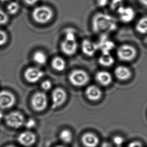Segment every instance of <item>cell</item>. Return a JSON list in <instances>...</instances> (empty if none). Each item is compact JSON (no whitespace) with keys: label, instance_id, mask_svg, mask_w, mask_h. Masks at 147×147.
<instances>
[{"label":"cell","instance_id":"obj_1","mask_svg":"<svg viewBox=\"0 0 147 147\" xmlns=\"http://www.w3.org/2000/svg\"><path fill=\"white\" fill-rule=\"evenodd\" d=\"M92 27L94 32L105 34L115 31L117 28V23L115 19L110 15L99 13L92 19Z\"/></svg>","mask_w":147,"mask_h":147},{"label":"cell","instance_id":"obj_2","mask_svg":"<svg viewBox=\"0 0 147 147\" xmlns=\"http://www.w3.org/2000/svg\"><path fill=\"white\" fill-rule=\"evenodd\" d=\"M53 14L52 10L48 6H41L34 9L32 12V16L36 23L45 24L52 20Z\"/></svg>","mask_w":147,"mask_h":147},{"label":"cell","instance_id":"obj_3","mask_svg":"<svg viewBox=\"0 0 147 147\" xmlns=\"http://www.w3.org/2000/svg\"><path fill=\"white\" fill-rule=\"evenodd\" d=\"M68 80L74 86L82 87L88 83L90 78L88 73L84 70L75 69L70 73Z\"/></svg>","mask_w":147,"mask_h":147},{"label":"cell","instance_id":"obj_4","mask_svg":"<svg viewBox=\"0 0 147 147\" xmlns=\"http://www.w3.org/2000/svg\"><path fill=\"white\" fill-rule=\"evenodd\" d=\"M47 96L43 92H37L32 96L31 103L35 111L40 112L46 109L48 105Z\"/></svg>","mask_w":147,"mask_h":147},{"label":"cell","instance_id":"obj_5","mask_svg":"<svg viewBox=\"0 0 147 147\" xmlns=\"http://www.w3.org/2000/svg\"><path fill=\"white\" fill-rule=\"evenodd\" d=\"M5 121L8 126L14 129L22 127L25 122L23 115L18 111H13L8 113L5 117Z\"/></svg>","mask_w":147,"mask_h":147},{"label":"cell","instance_id":"obj_6","mask_svg":"<svg viewBox=\"0 0 147 147\" xmlns=\"http://www.w3.org/2000/svg\"><path fill=\"white\" fill-rule=\"evenodd\" d=\"M119 59L125 61L133 60L137 55V51L134 47L129 45H123L120 46L117 51Z\"/></svg>","mask_w":147,"mask_h":147},{"label":"cell","instance_id":"obj_7","mask_svg":"<svg viewBox=\"0 0 147 147\" xmlns=\"http://www.w3.org/2000/svg\"><path fill=\"white\" fill-rule=\"evenodd\" d=\"M52 107L56 109L61 107L65 102L67 94L65 90L60 88H55L51 94Z\"/></svg>","mask_w":147,"mask_h":147},{"label":"cell","instance_id":"obj_8","mask_svg":"<svg viewBox=\"0 0 147 147\" xmlns=\"http://www.w3.org/2000/svg\"><path fill=\"white\" fill-rule=\"evenodd\" d=\"M44 72L35 67L28 68L24 72V78L30 83L34 84L39 82L44 76Z\"/></svg>","mask_w":147,"mask_h":147},{"label":"cell","instance_id":"obj_9","mask_svg":"<svg viewBox=\"0 0 147 147\" xmlns=\"http://www.w3.org/2000/svg\"><path fill=\"white\" fill-rule=\"evenodd\" d=\"M16 98L13 94L8 91L0 92V108L9 109L16 103Z\"/></svg>","mask_w":147,"mask_h":147},{"label":"cell","instance_id":"obj_10","mask_svg":"<svg viewBox=\"0 0 147 147\" xmlns=\"http://www.w3.org/2000/svg\"><path fill=\"white\" fill-rule=\"evenodd\" d=\"M119 19L124 23H129L135 17V12L133 8L123 6L117 10Z\"/></svg>","mask_w":147,"mask_h":147},{"label":"cell","instance_id":"obj_11","mask_svg":"<svg viewBox=\"0 0 147 147\" xmlns=\"http://www.w3.org/2000/svg\"><path fill=\"white\" fill-rule=\"evenodd\" d=\"M36 136L31 131H26L20 134L18 137L19 143L25 147H30L35 143Z\"/></svg>","mask_w":147,"mask_h":147},{"label":"cell","instance_id":"obj_12","mask_svg":"<svg viewBox=\"0 0 147 147\" xmlns=\"http://www.w3.org/2000/svg\"><path fill=\"white\" fill-rule=\"evenodd\" d=\"M98 45V50L101 51L102 53H110V52L115 47L114 42L110 40L105 34L102 35Z\"/></svg>","mask_w":147,"mask_h":147},{"label":"cell","instance_id":"obj_13","mask_svg":"<svg viewBox=\"0 0 147 147\" xmlns=\"http://www.w3.org/2000/svg\"><path fill=\"white\" fill-rule=\"evenodd\" d=\"M60 47L62 52L67 56H72L76 53L78 50L77 41L64 40L61 42Z\"/></svg>","mask_w":147,"mask_h":147},{"label":"cell","instance_id":"obj_14","mask_svg":"<svg viewBox=\"0 0 147 147\" xmlns=\"http://www.w3.org/2000/svg\"><path fill=\"white\" fill-rule=\"evenodd\" d=\"M82 51L88 57L94 56L98 50V44L88 39L83 40L82 44Z\"/></svg>","mask_w":147,"mask_h":147},{"label":"cell","instance_id":"obj_15","mask_svg":"<svg viewBox=\"0 0 147 147\" xmlns=\"http://www.w3.org/2000/svg\"><path fill=\"white\" fill-rule=\"evenodd\" d=\"M86 96L88 99L90 101H96L101 98L102 92L98 86L91 85L86 88Z\"/></svg>","mask_w":147,"mask_h":147},{"label":"cell","instance_id":"obj_16","mask_svg":"<svg viewBox=\"0 0 147 147\" xmlns=\"http://www.w3.org/2000/svg\"><path fill=\"white\" fill-rule=\"evenodd\" d=\"M82 142L86 147H96L99 144V138L94 134L86 133L82 135Z\"/></svg>","mask_w":147,"mask_h":147},{"label":"cell","instance_id":"obj_17","mask_svg":"<svg viewBox=\"0 0 147 147\" xmlns=\"http://www.w3.org/2000/svg\"><path fill=\"white\" fill-rule=\"evenodd\" d=\"M96 80L99 84L104 86H107L111 84L113 78L111 74L109 72L102 70L96 73Z\"/></svg>","mask_w":147,"mask_h":147},{"label":"cell","instance_id":"obj_18","mask_svg":"<svg viewBox=\"0 0 147 147\" xmlns=\"http://www.w3.org/2000/svg\"><path fill=\"white\" fill-rule=\"evenodd\" d=\"M115 76L119 80H126L129 79L131 76V70L124 66H119L116 68L115 70Z\"/></svg>","mask_w":147,"mask_h":147},{"label":"cell","instance_id":"obj_19","mask_svg":"<svg viewBox=\"0 0 147 147\" xmlns=\"http://www.w3.org/2000/svg\"><path fill=\"white\" fill-rule=\"evenodd\" d=\"M51 65L54 69L57 71H63L66 68V62L63 58L57 56L54 58L51 62Z\"/></svg>","mask_w":147,"mask_h":147},{"label":"cell","instance_id":"obj_20","mask_svg":"<svg viewBox=\"0 0 147 147\" xmlns=\"http://www.w3.org/2000/svg\"><path fill=\"white\" fill-rule=\"evenodd\" d=\"M98 62L103 66L109 67L113 65L115 59L110 53H102L98 59Z\"/></svg>","mask_w":147,"mask_h":147},{"label":"cell","instance_id":"obj_21","mask_svg":"<svg viewBox=\"0 0 147 147\" xmlns=\"http://www.w3.org/2000/svg\"><path fill=\"white\" fill-rule=\"evenodd\" d=\"M33 60L35 63L39 65H44L47 60L46 54L41 51H37L33 55Z\"/></svg>","mask_w":147,"mask_h":147},{"label":"cell","instance_id":"obj_22","mask_svg":"<svg viewBox=\"0 0 147 147\" xmlns=\"http://www.w3.org/2000/svg\"><path fill=\"white\" fill-rule=\"evenodd\" d=\"M59 138L64 143L69 144L73 139V135L69 129H64L60 133Z\"/></svg>","mask_w":147,"mask_h":147},{"label":"cell","instance_id":"obj_23","mask_svg":"<svg viewBox=\"0 0 147 147\" xmlns=\"http://www.w3.org/2000/svg\"><path fill=\"white\" fill-rule=\"evenodd\" d=\"M136 30L141 34L147 33V17L141 18L136 25Z\"/></svg>","mask_w":147,"mask_h":147},{"label":"cell","instance_id":"obj_24","mask_svg":"<svg viewBox=\"0 0 147 147\" xmlns=\"http://www.w3.org/2000/svg\"><path fill=\"white\" fill-rule=\"evenodd\" d=\"M7 9L9 14L15 15L18 13L20 9V5L17 2L14 1L10 2L7 6Z\"/></svg>","mask_w":147,"mask_h":147},{"label":"cell","instance_id":"obj_25","mask_svg":"<svg viewBox=\"0 0 147 147\" xmlns=\"http://www.w3.org/2000/svg\"><path fill=\"white\" fill-rule=\"evenodd\" d=\"M64 36L65 40L70 41H76V31L74 29L67 28L65 30Z\"/></svg>","mask_w":147,"mask_h":147},{"label":"cell","instance_id":"obj_26","mask_svg":"<svg viewBox=\"0 0 147 147\" xmlns=\"http://www.w3.org/2000/svg\"><path fill=\"white\" fill-rule=\"evenodd\" d=\"M123 0H112L111 8L112 10H117L123 6Z\"/></svg>","mask_w":147,"mask_h":147},{"label":"cell","instance_id":"obj_27","mask_svg":"<svg viewBox=\"0 0 147 147\" xmlns=\"http://www.w3.org/2000/svg\"><path fill=\"white\" fill-rule=\"evenodd\" d=\"M8 19V15L3 10H0V25L7 24Z\"/></svg>","mask_w":147,"mask_h":147},{"label":"cell","instance_id":"obj_28","mask_svg":"<svg viewBox=\"0 0 147 147\" xmlns=\"http://www.w3.org/2000/svg\"><path fill=\"white\" fill-rule=\"evenodd\" d=\"M8 40V36L6 32L0 30V46L6 44Z\"/></svg>","mask_w":147,"mask_h":147},{"label":"cell","instance_id":"obj_29","mask_svg":"<svg viewBox=\"0 0 147 147\" xmlns=\"http://www.w3.org/2000/svg\"><path fill=\"white\" fill-rule=\"evenodd\" d=\"M52 88V84L49 80H46L41 84V88L44 91H48Z\"/></svg>","mask_w":147,"mask_h":147},{"label":"cell","instance_id":"obj_30","mask_svg":"<svg viewBox=\"0 0 147 147\" xmlns=\"http://www.w3.org/2000/svg\"><path fill=\"white\" fill-rule=\"evenodd\" d=\"M24 125L28 129H32L36 127V121L33 119H30L27 121L25 122Z\"/></svg>","mask_w":147,"mask_h":147},{"label":"cell","instance_id":"obj_31","mask_svg":"<svg viewBox=\"0 0 147 147\" xmlns=\"http://www.w3.org/2000/svg\"><path fill=\"white\" fill-rule=\"evenodd\" d=\"M109 2V0H97V4L100 7H104L107 6Z\"/></svg>","mask_w":147,"mask_h":147},{"label":"cell","instance_id":"obj_32","mask_svg":"<svg viewBox=\"0 0 147 147\" xmlns=\"http://www.w3.org/2000/svg\"><path fill=\"white\" fill-rule=\"evenodd\" d=\"M113 142L116 145H121L123 142V139L119 136H116L113 138Z\"/></svg>","mask_w":147,"mask_h":147},{"label":"cell","instance_id":"obj_33","mask_svg":"<svg viewBox=\"0 0 147 147\" xmlns=\"http://www.w3.org/2000/svg\"><path fill=\"white\" fill-rule=\"evenodd\" d=\"M27 5L29 6H33L38 2V0H24Z\"/></svg>","mask_w":147,"mask_h":147},{"label":"cell","instance_id":"obj_34","mask_svg":"<svg viewBox=\"0 0 147 147\" xmlns=\"http://www.w3.org/2000/svg\"><path fill=\"white\" fill-rule=\"evenodd\" d=\"M101 147H113V146L111 144L108 143V142H104L102 144Z\"/></svg>","mask_w":147,"mask_h":147},{"label":"cell","instance_id":"obj_35","mask_svg":"<svg viewBox=\"0 0 147 147\" xmlns=\"http://www.w3.org/2000/svg\"><path fill=\"white\" fill-rule=\"evenodd\" d=\"M140 1L144 6L147 7V0H140Z\"/></svg>","mask_w":147,"mask_h":147},{"label":"cell","instance_id":"obj_36","mask_svg":"<svg viewBox=\"0 0 147 147\" xmlns=\"http://www.w3.org/2000/svg\"><path fill=\"white\" fill-rule=\"evenodd\" d=\"M3 113H2L1 111H0V121L3 119Z\"/></svg>","mask_w":147,"mask_h":147},{"label":"cell","instance_id":"obj_37","mask_svg":"<svg viewBox=\"0 0 147 147\" xmlns=\"http://www.w3.org/2000/svg\"><path fill=\"white\" fill-rule=\"evenodd\" d=\"M55 147H64V146H56Z\"/></svg>","mask_w":147,"mask_h":147},{"label":"cell","instance_id":"obj_38","mask_svg":"<svg viewBox=\"0 0 147 147\" xmlns=\"http://www.w3.org/2000/svg\"><path fill=\"white\" fill-rule=\"evenodd\" d=\"M0 1H1L2 2H5V1H9V0H0Z\"/></svg>","mask_w":147,"mask_h":147},{"label":"cell","instance_id":"obj_39","mask_svg":"<svg viewBox=\"0 0 147 147\" xmlns=\"http://www.w3.org/2000/svg\"><path fill=\"white\" fill-rule=\"evenodd\" d=\"M16 147L14 146H7V147Z\"/></svg>","mask_w":147,"mask_h":147},{"label":"cell","instance_id":"obj_40","mask_svg":"<svg viewBox=\"0 0 147 147\" xmlns=\"http://www.w3.org/2000/svg\"><path fill=\"white\" fill-rule=\"evenodd\" d=\"M146 43H147V38H146V40H145Z\"/></svg>","mask_w":147,"mask_h":147}]
</instances>
